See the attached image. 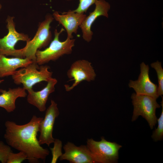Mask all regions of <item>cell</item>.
<instances>
[{
    "instance_id": "7402d4cb",
    "label": "cell",
    "mask_w": 163,
    "mask_h": 163,
    "mask_svg": "<svg viewBox=\"0 0 163 163\" xmlns=\"http://www.w3.org/2000/svg\"><path fill=\"white\" fill-rule=\"evenodd\" d=\"M97 0H79L78 8L73 11L75 12L84 14L86 12L89 7L95 4Z\"/></svg>"
},
{
    "instance_id": "4fadbf2b",
    "label": "cell",
    "mask_w": 163,
    "mask_h": 163,
    "mask_svg": "<svg viewBox=\"0 0 163 163\" xmlns=\"http://www.w3.org/2000/svg\"><path fill=\"white\" fill-rule=\"evenodd\" d=\"M54 18L65 29L67 34V38H73V33L77 34L78 29L86 16L85 14L79 13L69 10L62 14L55 11L53 14Z\"/></svg>"
},
{
    "instance_id": "44dd1931",
    "label": "cell",
    "mask_w": 163,
    "mask_h": 163,
    "mask_svg": "<svg viewBox=\"0 0 163 163\" xmlns=\"http://www.w3.org/2000/svg\"><path fill=\"white\" fill-rule=\"evenodd\" d=\"M12 152L9 145L0 141V161L2 163H6L8 155Z\"/></svg>"
},
{
    "instance_id": "9a60e30c",
    "label": "cell",
    "mask_w": 163,
    "mask_h": 163,
    "mask_svg": "<svg viewBox=\"0 0 163 163\" xmlns=\"http://www.w3.org/2000/svg\"><path fill=\"white\" fill-rule=\"evenodd\" d=\"M33 62L27 58H9L0 54V78L12 76L18 69L26 67Z\"/></svg>"
},
{
    "instance_id": "cb8c5ba5",
    "label": "cell",
    "mask_w": 163,
    "mask_h": 163,
    "mask_svg": "<svg viewBox=\"0 0 163 163\" xmlns=\"http://www.w3.org/2000/svg\"><path fill=\"white\" fill-rule=\"evenodd\" d=\"M1 8H2V5H1V4H0V10L1 9Z\"/></svg>"
},
{
    "instance_id": "e0dca14e",
    "label": "cell",
    "mask_w": 163,
    "mask_h": 163,
    "mask_svg": "<svg viewBox=\"0 0 163 163\" xmlns=\"http://www.w3.org/2000/svg\"><path fill=\"white\" fill-rule=\"evenodd\" d=\"M151 67L155 70L158 78V94L159 96L163 94V69L161 63L158 61L152 63Z\"/></svg>"
},
{
    "instance_id": "7c38bea8",
    "label": "cell",
    "mask_w": 163,
    "mask_h": 163,
    "mask_svg": "<svg viewBox=\"0 0 163 163\" xmlns=\"http://www.w3.org/2000/svg\"><path fill=\"white\" fill-rule=\"evenodd\" d=\"M63 148L64 153L59 157L60 160H66L71 163H96L86 145L77 146L68 142Z\"/></svg>"
},
{
    "instance_id": "7a4b0ae2",
    "label": "cell",
    "mask_w": 163,
    "mask_h": 163,
    "mask_svg": "<svg viewBox=\"0 0 163 163\" xmlns=\"http://www.w3.org/2000/svg\"><path fill=\"white\" fill-rule=\"evenodd\" d=\"M54 18L48 14L45 20L39 23L36 33L31 40L26 42L24 48L17 50L16 57L27 58L36 62V53L37 50L47 46L52 39L50 24Z\"/></svg>"
},
{
    "instance_id": "30bf717a",
    "label": "cell",
    "mask_w": 163,
    "mask_h": 163,
    "mask_svg": "<svg viewBox=\"0 0 163 163\" xmlns=\"http://www.w3.org/2000/svg\"><path fill=\"white\" fill-rule=\"evenodd\" d=\"M149 68L144 62L140 64V73L137 80H130L128 86L133 88L136 94L147 95L157 99L159 97L158 94V85L150 80L149 75Z\"/></svg>"
},
{
    "instance_id": "5b68a950",
    "label": "cell",
    "mask_w": 163,
    "mask_h": 163,
    "mask_svg": "<svg viewBox=\"0 0 163 163\" xmlns=\"http://www.w3.org/2000/svg\"><path fill=\"white\" fill-rule=\"evenodd\" d=\"M131 98L134 108L132 121H135L141 116L147 121L150 128L153 129L157 122L156 109L161 107L157 99L151 96L134 93Z\"/></svg>"
},
{
    "instance_id": "52a82bcc",
    "label": "cell",
    "mask_w": 163,
    "mask_h": 163,
    "mask_svg": "<svg viewBox=\"0 0 163 163\" xmlns=\"http://www.w3.org/2000/svg\"><path fill=\"white\" fill-rule=\"evenodd\" d=\"M67 75L70 81H74L71 86L64 85L66 91H69L83 81H94L96 74L91 62L86 60L79 59L72 63L67 71Z\"/></svg>"
},
{
    "instance_id": "8fae6325",
    "label": "cell",
    "mask_w": 163,
    "mask_h": 163,
    "mask_svg": "<svg viewBox=\"0 0 163 163\" xmlns=\"http://www.w3.org/2000/svg\"><path fill=\"white\" fill-rule=\"evenodd\" d=\"M95 4L94 10L86 16L79 26L82 32L83 39L88 43L91 41L93 34L91 30L93 24L99 16H103L108 18L110 8V4L105 0H97Z\"/></svg>"
},
{
    "instance_id": "2e32d148",
    "label": "cell",
    "mask_w": 163,
    "mask_h": 163,
    "mask_svg": "<svg viewBox=\"0 0 163 163\" xmlns=\"http://www.w3.org/2000/svg\"><path fill=\"white\" fill-rule=\"evenodd\" d=\"M0 107L8 113L14 111L16 108L15 101L18 97H25L27 94L23 87L10 88L6 91L0 89Z\"/></svg>"
},
{
    "instance_id": "5bb4252c",
    "label": "cell",
    "mask_w": 163,
    "mask_h": 163,
    "mask_svg": "<svg viewBox=\"0 0 163 163\" xmlns=\"http://www.w3.org/2000/svg\"><path fill=\"white\" fill-rule=\"evenodd\" d=\"M57 82V80L52 77L41 90L35 91L33 89L27 90V101L36 107L40 111H44L46 109V104L48 97L51 93L55 91V86Z\"/></svg>"
},
{
    "instance_id": "6da1fadb",
    "label": "cell",
    "mask_w": 163,
    "mask_h": 163,
    "mask_svg": "<svg viewBox=\"0 0 163 163\" xmlns=\"http://www.w3.org/2000/svg\"><path fill=\"white\" fill-rule=\"evenodd\" d=\"M43 118L33 115L30 121L22 125L7 120L4 138L10 147L25 153L30 163H37L39 159L45 161L50 152L41 146L37 138L40 124Z\"/></svg>"
},
{
    "instance_id": "ba28073f",
    "label": "cell",
    "mask_w": 163,
    "mask_h": 163,
    "mask_svg": "<svg viewBox=\"0 0 163 163\" xmlns=\"http://www.w3.org/2000/svg\"><path fill=\"white\" fill-rule=\"evenodd\" d=\"M14 18L13 17L10 16L7 18L8 32L3 38H0V54L16 57L17 49L14 48L16 43L20 40L27 42L30 39L27 35L16 31Z\"/></svg>"
},
{
    "instance_id": "603a6c76",
    "label": "cell",
    "mask_w": 163,
    "mask_h": 163,
    "mask_svg": "<svg viewBox=\"0 0 163 163\" xmlns=\"http://www.w3.org/2000/svg\"><path fill=\"white\" fill-rule=\"evenodd\" d=\"M4 81V80H0V84L1 83H2V82H3V81Z\"/></svg>"
},
{
    "instance_id": "3957f363",
    "label": "cell",
    "mask_w": 163,
    "mask_h": 163,
    "mask_svg": "<svg viewBox=\"0 0 163 163\" xmlns=\"http://www.w3.org/2000/svg\"><path fill=\"white\" fill-rule=\"evenodd\" d=\"M49 66L39 65L33 62L26 67L17 70L12 75L14 83L22 84L26 90L32 89L33 86L42 81L47 82L52 78L53 73L50 71Z\"/></svg>"
},
{
    "instance_id": "ac0fdd59",
    "label": "cell",
    "mask_w": 163,
    "mask_h": 163,
    "mask_svg": "<svg viewBox=\"0 0 163 163\" xmlns=\"http://www.w3.org/2000/svg\"><path fill=\"white\" fill-rule=\"evenodd\" d=\"M161 102L162 110L160 117L157 119L158 126L157 128L153 131L152 138L155 142L162 140L163 138V98Z\"/></svg>"
},
{
    "instance_id": "9c48e42d",
    "label": "cell",
    "mask_w": 163,
    "mask_h": 163,
    "mask_svg": "<svg viewBox=\"0 0 163 163\" xmlns=\"http://www.w3.org/2000/svg\"><path fill=\"white\" fill-rule=\"evenodd\" d=\"M59 114L57 104L51 100L50 104L46 111L44 118L39 125L40 135L38 139L40 145L46 144L49 146L53 143L55 139L53 136V126L55 119Z\"/></svg>"
},
{
    "instance_id": "ffe728a7",
    "label": "cell",
    "mask_w": 163,
    "mask_h": 163,
    "mask_svg": "<svg viewBox=\"0 0 163 163\" xmlns=\"http://www.w3.org/2000/svg\"><path fill=\"white\" fill-rule=\"evenodd\" d=\"M27 158L26 154L24 152L14 153L12 152L8 155L6 163H21Z\"/></svg>"
},
{
    "instance_id": "d6986e66",
    "label": "cell",
    "mask_w": 163,
    "mask_h": 163,
    "mask_svg": "<svg viewBox=\"0 0 163 163\" xmlns=\"http://www.w3.org/2000/svg\"><path fill=\"white\" fill-rule=\"evenodd\" d=\"M53 148H50L52 154V158L51 163H56L58 159L62 155V143L58 139H55Z\"/></svg>"
},
{
    "instance_id": "8992f818",
    "label": "cell",
    "mask_w": 163,
    "mask_h": 163,
    "mask_svg": "<svg viewBox=\"0 0 163 163\" xmlns=\"http://www.w3.org/2000/svg\"><path fill=\"white\" fill-rule=\"evenodd\" d=\"M86 145L96 163L117 162L119 151L122 147L115 142L107 141L103 137L99 141L88 139Z\"/></svg>"
},
{
    "instance_id": "277c9868",
    "label": "cell",
    "mask_w": 163,
    "mask_h": 163,
    "mask_svg": "<svg viewBox=\"0 0 163 163\" xmlns=\"http://www.w3.org/2000/svg\"><path fill=\"white\" fill-rule=\"evenodd\" d=\"M64 30L62 28L60 31L58 32L56 29L54 38L49 47L43 50H38L37 51L36 62L39 65H43L51 61H56L64 55L72 53L75 39L66 38L63 41H61L59 39L60 34Z\"/></svg>"
}]
</instances>
